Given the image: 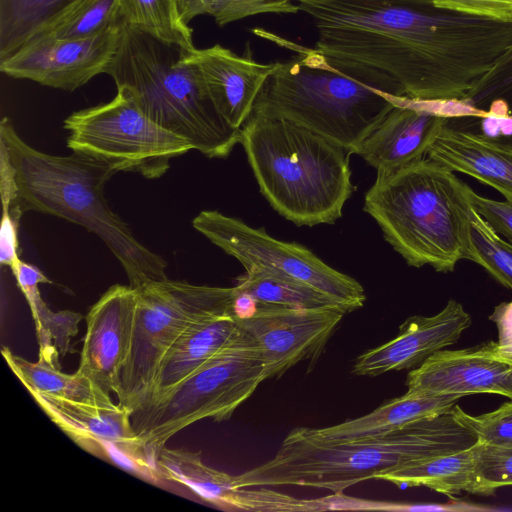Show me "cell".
Segmentation results:
<instances>
[{"label":"cell","instance_id":"22","mask_svg":"<svg viewBox=\"0 0 512 512\" xmlns=\"http://www.w3.org/2000/svg\"><path fill=\"white\" fill-rule=\"evenodd\" d=\"M241 332L231 313L210 315L192 323L164 355L139 409L165 397Z\"/></svg>","mask_w":512,"mask_h":512},{"label":"cell","instance_id":"35","mask_svg":"<svg viewBox=\"0 0 512 512\" xmlns=\"http://www.w3.org/2000/svg\"><path fill=\"white\" fill-rule=\"evenodd\" d=\"M474 455L477 471L493 493L498 488L512 485V447L477 441Z\"/></svg>","mask_w":512,"mask_h":512},{"label":"cell","instance_id":"39","mask_svg":"<svg viewBox=\"0 0 512 512\" xmlns=\"http://www.w3.org/2000/svg\"><path fill=\"white\" fill-rule=\"evenodd\" d=\"M11 271L29 307L42 298L39 285L51 283L50 279L39 268L21 259L11 268Z\"/></svg>","mask_w":512,"mask_h":512},{"label":"cell","instance_id":"30","mask_svg":"<svg viewBox=\"0 0 512 512\" xmlns=\"http://www.w3.org/2000/svg\"><path fill=\"white\" fill-rule=\"evenodd\" d=\"M120 20L119 0H81L69 13L38 37H92L118 24Z\"/></svg>","mask_w":512,"mask_h":512},{"label":"cell","instance_id":"25","mask_svg":"<svg viewBox=\"0 0 512 512\" xmlns=\"http://www.w3.org/2000/svg\"><path fill=\"white\" fill-rule=\"evenodd\" d=\"M2 355L12 372L30 394L51 395L98 405L115 403L109 393L77 372L66 374L61 371V368L52 366L41 359H38L37 362H30L15 355L7 347L2 348Z\"/></svg>","mask_w":512,"mask_h":512},{"label":"cell","instance_id":"14","mask_svg":"<svg viewBox=\"0 0 512 512\" xmlns=\"http://www.w3.org/2000/svg\"><path fill=\"white\" fill-rule=\"evenodd\" d=\"M120 21L87 38H34L9 57L0 60V71L12 78L74 91L105 73L120 39Z\"/></svg>","mask_w":512,"mask_h":512},{"label":"cell","instance_id":"5","mask_svg":"<svg viewBox=\"0 0 512 512\" xmlns=\"http://www.w3.org/2000/svg\"><path fill=\"white\" fill-rule=\"evenodd\" d=\"M240 144L262 195L297 226L333 224L354 186L350 153L281 117L251 114Z\"/></svg>","mask_w":512,"mask_h":512},{"label":"cell","instance_id":"15","mask_svg":"<svg viewBox=\"0 0 512 512\" xmlns=\"http://www.w3.org/2000/svg\"><path fill=\"white\" fill-rule=\"evenodd\" d=\"M487 112L478 125H456L450 119L426 156L491 186L512 202V116Z\"/></svg>","mask_w":512,"mask_h":512},{"label":"cell","instance_id":"28","mask_svg":"<svg viewBox=\"0 0 512 512\" xmlns=\"http://www.w3.org/2000/svg\"><path fill=\"white\" fill-rule=\"evenodd\" d=\"M120 19L129 26L143 31L168 44L186 51L196 49L193 29L178 11L176 0H119Z\"/></svg>","mask_w":512,"mask_h":512},{"label":"cell","instance_id":"41","mask_svg":"<svg viewBox=\"0 0 512 512\" xmlns=\"http://www.w3.org/2000/svg\"><path fill=\"white\" fill-rule=\"evenodd\" d=\"M210 0H176L182 20L189 24L195 17L208 14Z\"/></svg>","mask_w":512,"mask_h":512},{"label":"cell","instance_id":"3","mask_svg":"<svg viewBox=\"0 0 512 512\" xmlns=\"http://www.w3.org/2000/svg\"><path fill=\"white\" fill-rule=\"evenodd\" d=\"M477 436L450 412L389 434L328 443L292 429L268 461L235 476L238 487L307 486L341 493L409 462L473 446Z\"/></svg>","mask_w":512,"mask_h":512},{"label":"cell","instance_id":"12","mask_svg":"<svg viewBox=\"0 0 512 512\" xmlns=\"http://www.w3.org/2000/svg\"><path fill=\"white\" fill-rule=\"evenodd\" d=\"M233 288V316L260 348L264 380L280 377L303 360L315 361L345 314L263 303Z\"/></svg>","mask_w":512,"mask_h":512},{"label":"cell","instance_id":"26","mask_svg":"<svg viewBox=\"0 0 512 512\" xmlns=\"http://www.w3.org/2000/svg\"><path fill=\"white\" fill-rule=\"evenodd\" d=\"M81 0H0V60L45 33Z\"/></svg>","mask_w":512,"mask_h":512},{"label":"cell","instance_id":"37","mask_svg":"<svg viewBox=\"0 0 512 512\" xmlns=\"http://www.w3.org/2000/svg\"><path fill=\"white\" fill-rule=\"evenodd\" d=\"M434 8L499 20H512V0H429Z\"/></svg>","mask_w":512,"mask_h":512},{"label":"cell","instance_id":"33","mask_svg":"<svg viewBox=\"0 0 512 512\" xmlns=\"http://www.w3.org/2000/svg\"><path fill=\"white\" fill-rule=\"evenodd\" d=\"M451 413L460 424L477 436L478 441L512 447V399L496 410L481 415H470L457 404Z\"/></svg>","mask_w":512,"mask_h":512},{"label":"cell","instance_id":"27","mask_svg":"<svg viewBox=\"0 0 512 512\" xmlns=\"http://www.w3.org/2000/svg\"><path fill=\"white\" fill-rule=\"evenodd\" d=\"M245 270L234 287L259 302L294 308L341 309L347 313L331 297L285 273L257 266Z\"/></svg>","mask_w":512,"mask_h":512},{"label":"cell","instance_id":"8","mask_svg":"<svg viewBox=\"0 0 512 512\" xmlns=\"http://www.w3.org/2000/svg\"><path fill=\"white\" fill-rule=\"evenodd\" d=\"M239 325V324H238ZM257 342L244 329L161 400L134 411L131 422L154 459L176 433L203 419L227 420L264 381Z\"/></svg>","mask_w":512,"mask_h":512},{"label":"cell","instance_id":"7","mask_svg":"<svg viewBox=\"0 0 512 512\" xmlns=\"http://www.w3.org/2000/svg\"><path fill=\"white\" fill-rule=\"evenodd\" d=\"M284 42L299 56L278 62L252 113L288 119L356 154L398 96L337 70L314 49Z\"/></svg>","mask_w":512,"mask_h":512},{"label":"cell","instance_id":"31","mask_svg":"<svg viewBox=\"0 0 512 512\" xmlns=\"http://www.w3.org/2000/svg\"><path fill=\"white\" fill-rule=\"evenodd\" d=\"M471 261L483 267L501 285L512 289V243L502 239L472 208Z\"/></svg>","mask_w":512,"mask_h":512},{"label":"cell","instance_id":"13","mask_svg":"<svg viewBox=\"0 0 512 512\" xmlns=\"http://www.w3.org/2000/svg\"><path fill=\"white\" fill-rule=\"evenodd\" d=\"M487 114L466 101L395 97V106L364 139L356 154L377 171L397 169L424 158L450 119Z\"/></svg>","mask_w":512,"mask_h":512},{"label":"cell","instance_id":"6","mask_svg":"<svg viewBox=\"0 0 512 512\" xmlns=\"http://www.w3.org/2000/svg\"><path fill=\"white\" fill-rule=\"evenodd\" d=\"M117 51L105 73L126 89L162 128L184 138L209 158H226L241 129L217 111L198 68L181 47L165 43L120 20Z\"/></svg>","mask_w":512,"mask_h":512},{"label":"cell","instance_id":"40","mask_svg":"<svg viewBox=\"0 0 512 512\" xmlns=\"http://www.w3.org/2000/svg\"><path fill=\"white\" fill-rule=\"evenodd\" d=\"M489 319L498 329V341L494 342L495 353L507 360H512V301L497 305Z\"/></svg>","mask_w":512,"mask_h":512},{"label":"cell","instance_id":"16","mask_svg":"<svg viewBox=\"0 0 512 512\" xmlns=\"http://www.w3.org/2000/svg\"><path fill=\"white\" fill-rule=\"evenodd\" d=\"M47 416L75 443L88 452L120 465L132 457L155 479L160 477L154 459L138 438L131 422L132 410L113 403L98 405L33 393Z\"/></svg>","mask_w":512,"mask_h":512},{"label":"cell","instance_id":"17","mask_svg":"<svg viewBox=\"0 0 512 512\" xmlns=\"http://www.w3.org/2000/svg\"><path fill=\"white\" fill-rule=\"evenodd\" d=\"M138 290L115 284L93 304L86 316V333L77 373L107 393L119 391L120 374L129 357Z\"/></svg>","mask_w":512,"mask_h":512},{"label":"cell","instance_id":"2","mask_svg":"<svg viewBox=\"0 0 512 512\" xmlns=\"http://www.w3.org/2000/svg\"><path fill=\"white\" fill-rule=\"evenodd\" d=\"M0 142L14 167L17 204L23 212L53 215L94 233L120 262L133 288L168 279V263L139 242L108 205L104 188L118 172L115 168L77 153L58 156L37 150L18 135L8 117L0 123Z\"/></svg>","mask_w":512,"mask_h":512},{"label":"cell","instance_id":"29","mask_svg":"<svg viewBox=\"0 0 512 512\" xmlns=\"http://www.w3.org/2000/svg\"><path fill=\"white\" fill-rule=\"evenodd\" d=\"M30 310L39 343L38 359L61 368L59 356L75 352L71 340L77 334L83 316L70 310L51 311L42 298Z\"/></svg>","mask_w":512,"mask_h":512},{"label":"cell","instance_id":"21","mask_svg":"<svg viewBox=\"0 0 512 512\" xmlns=\"http://www.w3.org/2000/svg\"><path fill=\"white\" fill-rule=\"evenodd\" d=\"M199 70L219 114L234 128H242L250 117L256 98L278 62L262 64L214 45L185 51Z\"/></svg>","mask_w":512,"mask_h":512},{"label":"cell","instance_id":"19","mask_svg":"<svg viewBox=\"0 0 512 512\" xmlns=\"http://www.w3.org/2000/svg\"><path fill=\"white\" fill-rule=\"evenodd\" d=\"M408 394H500L512 399V364L494 351V342L440 350L406 379Z\"/></svg>","mask_w":512,"mask_h":512},{"label":"cell","instance_id":"42","mask_svg":"<svg viewBox=\"0 0 512 512\" xmlns=\"http://www.w3.org/2000/svg\"><path fill=\"white\" fill-rule=\"evenodd\" d=\"M296 1H299L300 3H319V2H325V1H329V0H296ZM396 2H400V3H403V4H407V5H411V6H416V7H433L431 5V3L429 2V0H394Z\"/></svg>","mask_w":512,"mask_h":512},{"label":"cell","instance_id":"4","mask_svg":"<svg viewBox=\"0 0 512 512\" xmlns=\"http://www.w3.org/2000/svg\"><path fill=\"white\" fill-rule=\"evenodd\" d=\"M429 158L378 170L364 211L408 265L452 272L473 254L470 187Z\"/></svg>","mask_w":512,"mask_h":512},{"label":"cell","instance_id":"32","mask_svg":"<svg viewBox=\"0 0 512 512\" xmlns=\"http://www.w3.org/2000/svg\"><path fill=\"white\" fill-rule=\"evenodd\" d=\"M464 101L484 111L492 102L499 101L505 104L512 116V44L477 82Z\"/></svg>","mask_w":512,"mask_h":512},{"label":"cell","instance_id":"10","mask_svg":"<svg viewBox=\"0 0 512 512\" xmlns=\"http://www.w3.org/2000/svg\"><path fill=\"white\" fill-rule=\"evenodd\" d=\"M64 128L73 153L147 179L162 177L172 159L193 149L187 140L149 118L124 88H117L109 102L73 112L64 120Z\"/></svg>","mask_w":512,"mask_h":512},{"label":"cell","instance_id":"23","mask_svg":"<svg viewBox=\"0 0 512 512\" xmlns=\"http://www.w3.org/2000/svg\"><path fill=\"white\" fill-rule=\"evenodd\" d=\"M462 397L464 396L460 394L405 393L400 397L385 401L364 416L323 428H302L308 436L328 443L379 437L414 422L450 412Z\"/></svg>","mask_w":512,"mask_h":512},{"label":"cell","instance_id":"38","mask_svg":"<svg viewBox=\"0 0 512 512\" xmlns=\"http://www.w3.org/2000/svg\"><path fill=\"white\" fill-rule=\"evenodd\" d=\"M23 213L19 207H2L0 263L10 269L20 259L18 255V227Z\"/></svg>","mask_w":512,"mask_h":512},{"label":"cell","instance_id":"24","mask_svg":"<svg viewBox=\"0 0 512 512\" xmlns=\"http://www.w3.org/2000/svg\"><path fill=\"white\" fill-rule=\"evenodd\" d=\"M375 479L390 482L400 488L425 486L450 497L462 492L481 496L494 494L477 471L474 445L409 462L382 472Z\"/></svg>","mask_w":512,"mask_h":512},{"label":"cell","instance_id":"36","mask_svg":"<svg viewBox=\"0 0 512 512\" xmlns=\"http://www.w3.org/2000/svg\"><path fill=\"white\" fill-rule=\"evenodd\" d=\"M472 208L499 235L512 243V202L498 201L483 197L472 189L469 192Z\"/></svg>","mask_w":512,"mask_h":512},{"label":"cell","instance_id":"1","mask_svg":"<svg viewBox=\"0 0 512 512\" xmlns=\"http://www.w3.org/2000/svg\"><path fill=\"white\" fill-rule=\"evenodd\" d=\"M315 50L390 95L464 101L512 44V20L394 0H331L313 12Z\"/></svg>","mask_w":512,"mask_h":512},{"label":"cell","instance_id":"43","mask_svg":"<svg viewBox=\"0 0 512 512\" xmlns=\"http://www.w3.org/2000/svg\"><path fill=\"white\" fill-rule=\"evenodd\" d=\"M508 362H510V363L512 364V360H510V361H508Z\"/></svg>","mask_w":512,"mask_h":512},{"label":"cell","instance_id":"20","mask_svg":"<svg viewBox=\"0 0 512 512\" xmlns=\"http://www.w3.org/2000/svg\"><path fill=\"white\" fill-rule=\"evenodd\" d=\"M472 324L461 303L449 300L434 316H412L399 327L392 340L359 355L352 372L378 376L390 371L414 369L434 353L454 344Z\"/></svg>","mask_w":512,"mask_h":512},{"label":"cell","instance_id":"11","mask_svg":"<svg viewBox=\"0 0 512 512\" xmlns=\"http://www.w3.org/2000/svg\"><path fill=\"white\" fill-rule=\"evenodd\" d=\"M192 226L245 269L257 266L285 273L331 297L347 313L365 303L364 288L358 281L330 267L300 244L277 240L264 228H253L215 210L201 211Z\"/></svg>","mask_w":512,"mask_h":512},{"label":"cell","instance_id":"9","mask_svg":"<svg viewBox=\"0 0 512 512\" xmlns=\"http://www.w3.org/2000/svg\"><path fill=\"white\" fill-rule=\"evenodd\" d=\"M138 290L131 351L120 374L118 403L138 410L151 387L161 360L182 333L197 320L233 314L232 288L162 280Z\"/></svg>","mask_w":512,"mask_h":512},{"label":"cell","instance_id":"34","mask_svg":"<svg viewBox=\"0 0 512 512\" xmlns=\"http://www.w3.org/2000/svg\"><path fill=\"white\" fill-rule=\"evenodd\" d=\"M291 0H210L208 14L219 26L263 13H297Z\"/></svg>","mask_w":512,"mask_h":512},{"label":"cell","instance_id":"18","mask_svg":"<svg viewBox=\"0 0 512 512\" xmlns=\"http://www.w3.org/2000/svg\"><path fill=\"white\" fill-rule=\"evenodd\" d=\"M160 478L179 483L227 511L312 512L314 499H298L272 487H238L235 476L207 466L200 452L163 447L154 456Z\"/></svg>","mask_w":512,"mask_h":512}]
</instances>
